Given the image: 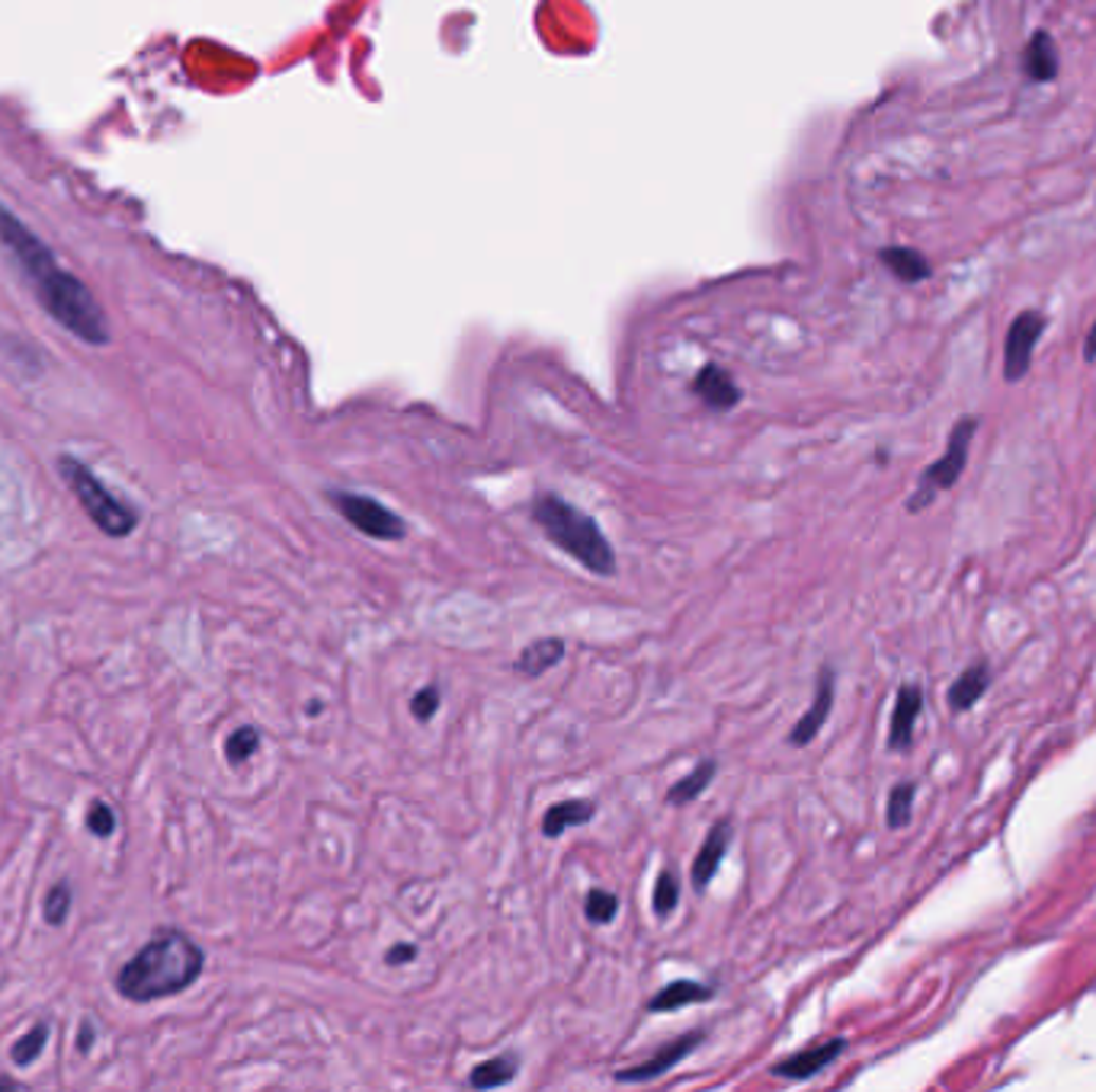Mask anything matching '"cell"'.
<instances>
[{
	"label": "cell",
	"instance_id": "3957f363",
	"mask_svg": "<svg viewBox=\"0 0 1096 1092\" xmlns=\"http://www.w3.org/2000/svg\"><path fill=\"white\" fill-rule=\"evenodd\" d=\"M532 519L538 522V529L545 532L548 541L559 544L565 555L581 561L587 571H593L600 577L616 574L613 544L606 541V535L600 532V525L590 513L578 510L574 503H568L559 494H542L532 503Z\"/></svg>",
	"mask_w": 1096,
	"mask_h": 1092
},
{
	"label": "cell",
	"instance_id": "30bf717a",
	"mask_svg": "<svg viewBox=\"0 0 1096 1092\" xmlns=\"http://www.w3.org/2000/svg\"><path fill=\"white\" fill-rule=\"evenodd\" d=\"M843 1051H846V1041H843V1038H830V1041H824V1044H815V1048H808V1051H799V1054L780 1060V1063L773 1067V1073L783 1076V1079H808V1076L821 1073L824 1067H830Z\"/></svg>",
	"mask_w": 1096,
	"mask_h": 1092
},
{
	"label": "cell",
	"instance_id": "7c38bea8",
	"mask_svg": "<svg viewBox=\"0 0 1096 1092\" xmlns=\"http://www.w3.org/2000/svg\"><path fill=\"white\" fill-rule=\"evenodd\" d=\"M1058 45L1048 36V30H1036L1023 49V71L1033 84H1052L1058 77Z\"/></svg>",
	"mask_w": 1096,
	"mask_h": 1092
},
{
	"label": "cell",
	"instance_id": "8fae6325",
	"mask_svg": "<svg viewBox=\"0 0 1096 1092\" xmlns=\"http://www.w3.org/2000/svg\"><path fill=\"white\" fill-rule=\"evenodd\" d=\"M924 711V692L920 686H901L892 711V727H889V746L892 749H908L914 743V727Z\"/></svg>",
	"mask_w": 1096,
	"mask_h": 1092
},
{
	"label": "cell",
	"instance_id": "603a6c76",
	"mask_svg": "<svg viewBox=\"0 0 1096 1092\" xmlns=\"http://www.w3.org/2000/svg\"><path fill=\"white\" fill-rule=\"evenodd\" d=\"M49 1032H52V1025L49 1022H36L17 1044H14V1051H11V1057H14V1063L17 1067H26V1063H33L42 1051H45V1044H49Z\"/></svg>",
	"mask_w": 1096,
	"mask_h": 1092
},
{
	"label": "cell",
	"instance_id": "5b68a950",
	"mask_svg": "<svg viewBox=\"0 0 1096 1092\" xmlns=\"http://www.w3.org/2000/svg\"><path fill=\"white\" fill-rule=\"evenodd\" d=\"M974 432H978V420H974V417H962V420L952 426L949 443H946V452L920 475L917 491L908 497V510H911V513L927 510V506L936 500V494L955 487V481L962 478V471H965V465H968V452H971Z\"/></svg>",
	"mask_w": 1096,
	"mask_h": 1092
},
{
	"label": "cell",
	"instance_id": "484cf974",
	"mask_svg": "<svg viewBox=\"0 0 1096 1092\" xmlns=\"http://www.w3.org/2000/svg\"><path fill=\"white\" fill-rule=\"evenodd\" d=\"M584 910H587V920H593V923H613V920H616V913H619V897H616V894H609V891L593 888V891L587 894Z\"/></svg>",
	"mask_w": 1096,
	"mask_h": 1092
},
{
	"label": "cell",
	"instance_id": "f1b7e54d",
	"mask_svg": "<svg viewBox=\"0 0 1096 1092\" xmlns=\"http://www.w3.org/2000/svg\"><path fill=\"white\" fill-rule=\"evenodd\" d=\"M436 708H440V689H436V686H426V689H420V692L410 699V711H414V718H420V721H430V718L436 715Z\"/></svg>",
	"mask_w": 1096,
	"mask_h": 1092
},
{
	"label": "cell",
	"instance_id": "1f68e13d",
	"mask_svg": "<svg viewBox=\"0 0 1096 1092\" xmlns=\"http://www.w3.org/2000/svg\"><path fill=\"white\" fill-rule=\"evenodd\" d=\"M0 1089H26L20 1079H0Z\"/></svg>",
	"mask_w": 1096,
	"mask_h": 1092
},
{
	"label": "cell",
	"instance_id": "d6986e66",
	"mask_svg": "<svg viewBox=\"0 0 1096 1092\" xmlns=\"http://www.w3.org/2000/svg\"><path fill=\"white\" fill-rule=\"evenodd\" d=\"M516 1070H519L516 1054H500V1057H494V1060L478 1063V1067H475V1073L469 1076V1086H472V1089H494V1086H507V1082H513Z\"/></svg>",
	"mask_w": 1096,
	"mask_h": 1092
},
{
	"label": "cell",
	"instance_id": "d4e9b609",
	"mask_svg": "<svg viewBox=\"0 0 1096 1092\" xmlns=\"http://www.w3.org/2000/svg\"><path fill=\"white\" fill-rule=\"evenodd\" d=\"M257 746H260V730L257 727H238L225 743V756H229V762L238 766V762H244L257 753Z\"/></svg>",
	"mask_w": 1096,
	"mask_h": 1092
},
{
	"label": "cell",
	"instance_id": "44dd1931",
	"mask_svg": "<svg viewBox=\"0 0 1096 1092\" xmlns=\"http://www.w3.org/2000/svg\"><path fill=\"white\" fill-rule=\"evenodd\" d=\"M696 391L702 394V401H706L709 407H718V410L737 404V388H734L731 378H728L725 372H718V369H706V372L696 378Z\"/></svg>",
	"mask_w": 1096,
	"mask_h": 1092
},
{
	"label": "cell",
	"instance_id": "4dcf8cb0",
	"mask_svg": "<svg viewBox=\"0 0 1096 1092\" xmlns=\"http://www.w3.org/2000/svg\"><path fill=\"white\" fill-rule=\"evenodd\" d=\"M1083 359L1086 363H1096V323L1086 331V340H1083Z\"/></svg>",
	"mask_w": 1096,
	"mask_h": 1092
},
{
	"label": "cell",
	"instance_id": "f546056e",
	"mask_svg": "<svg viewBox=\"0 0 1096 1092\" xmlns=\"http://www.w3.org/2000/svg\"><path fill=\"white\" fill-rule=\"evenodd\" d=\"M417 955V948L414 945H395V948H388V964H404V961H410Z\"/></svg>",
	"mask_w": 1096,
	"mask_h": 1092
},
{
	"label": "cell",
	"instance_id": "4316f807",
	"mask_svg": "<svg viewBox=\"0 0 1096 1092\" xmlns=\"http://www.w3.org/2000/svg\"><path fill=\"white\" fill-rule=\"evenodd\" d=\"M68 910H71V885L68 882H58L49 897H45V923L52 926H61L68 920Z\"/></svg>",
	"mask_w": 1096,
	"mask_h": 1092
},
{
	"label": "cell",
	"instance_id": "9c48e42d",
	"mask_svg": "<svg viewBox=\"0 0 1096 1092\" xmlns=\"http://www.w3.org/2000/svg\"><path fill=\"white\" fill-rule=\"evenodd\" d=\"M830 705H834V670H830V667H824V670H821V677H818L815 702H811V708H808V711L799 718V724L792 727L789 743H792V746H805V743H811V740L818 737V730L827 724V718H830Z\"/></svg>",
	"mask_w": 1096,
	"mask_h": 1092
},
{
	"label": "cell",
	"instance_id": "6da1fadb",
	"mask_svg": "<svg viewBox=\"0 0 1096 1092\" xmlns=\"http://www.w3.org/2000/svg\"><path fill=\"white\" fill-rule=\"evenodd\" d=\"M0 244L7 247V254L17 260L20 273L33 282V292L52 320H58L68 334H74L84 344L99 347L109 340L106 314L93 301L87 285L58 263V257L20 222L7 205H0Z\"/></svg>",
	"mask_w": 1096,
	"mask_h": 1092
},
{
	"label": "cell",
	"instance_id": "e0dca14e",
	"mask_svg": "<svg viewBox=\"0 0 1096 1092\" xmlns=\"http://www.w3.org/2000/svg\"><path fill=\"white\" fill-rule=\"evenodd\" d=\"M597 814L593 801H562V804H552L542 820V836L548 839H559L568 827H581V823H590Z\"/></svg>",
	"mask_w": 1096,
	"mask_h": 1092
},
{
	"label": "cell",
	"instance_id": "7a4b0ae2",
	"mask_svg": "<svg viewBox=\"0 0 1096 1092\" xmlns=\"http://www.w3.org/2000/svg\"><path fill=\"white\" fill-rule=\"evenodd\" d=\"M205 967V951L180 929H164L145 942L116 974L120 997L151 1003L189 991Z\"/></svg>",
	"mask_w": 1096,
	"mask_h": 1092
},
{
	"label": "cell",
	"instance_id": "52a82bcc",
	"mask_svg": "<svg viewBox=\"0 0 1096 1092\" xmlns=\"http://www.w3.org/2000/svg\"><path fill=\"white\" fill-rule=\"evenodd\" d=\"M1045 314L1029 308L1023 314L1013 317L1010 323V331H1007V340H1004V378L1007 382H1020L1029 375L1033 369V356H1036V347L1045 334Z\"/></svg>",
	"mask_w": 1096,
	"mask_h": 1092
},
{
	"label": "cell",
	"instance_id": "ffe728a7",
	"mask_svg": "<svg viewBox=\"0 0 1096 1092\" xmlns=\"http://www.w3.org/2000/svg\"><path fill=\"white\" fill-rule=\"evenodd\" d=\"M715 773H718V766H715V762L712 759H706V762H699V766L690 773V776H683L671 792H668V801L671 804H677V808H683V804H690V801H696L706 789H709V782L715 779Z\"/></svg>",
	"mask_w": 1096,
	"mask_h": 1092
},
{
	"label": "cell",
	"instance_id": "5bb4252c",
	"mask_svg": "<svg viewBox=\"0 0 1096 1092\" xmlns=\"http://www.w3.org/2000/svg\"><path fill=\"white\" fill-rule=\"evenodd\" d=\"M715 991L699 984V980H674L664 991H657V997L647 1003V1013H671V1010H683L690 1003H706L712 1000Z\"/></svg>",
	"mask_w": 1096,
	"mask_h": 1092
},
{
	"label": "cell",
	"instance_id": "ac0fdd59",
	"mask_svg": "<svg viewBox=\"0 0 1096 1092\" xmlns=\"http://www.w3.org/2000/svg\"><path fill=\"white\" fill-rule=\"evenodd\" d=\"M882 263H885L901 282H924V279L933 276L930 260H927L920 251H911V247H889V251H882Z\"/></svg>",
	"mask_w": 1096,
	"mask_h": 1092
},
{
	"label": "cell",
	"instance_id": "ba28073f",
	"mask_svg": "<svg viewBox=\"0 0 1096 1092\" xmlns=\"http://www.w3.org/2000/svg\"><path fill=\"white\" fill-rule=\"evenodd\" d=\"M702 1038H706V1032H687V1035H680L677 1041L664 1044L661 1051H657L654 1057H647L644 1063L628 1067V1070H619L616 1079H619V1082H647V1079L664 1076L671 1067H677L680 1060H687V1057L699 1048Z\"/></svg>",
	"mask_w": 1096,
	"mask_h": 1092
},
{
	"label": "cell",
	"instance_id": "277c9868",
	"mask_svg": "<svg viewBox=\"0 0 1096 1092\" xmlns=\"http://www.w3.org/2000/svg\"><path fill=\"white\" fill-rule=\"evenodd\" d=\"M58 471H61L65 484L71 487V494L80 500V506H84V513L90 516V522H93L103 535H109V538H126V535L135 532L139 513H135L129 503H123V500H116L113 494H109V491L99 484V478H96L84 462H77V459H71V456H61V459H58Z\"/></svg>",
	"mask_w": 1096,
	"mask_h": 1092
},
{
	"label": "cell",
	"instance_id": "8992f818",
	"mask_svg": "<svg viewBox=\"0 0 1096 1092\" xmlns=\"http://www.w3.org/2000/svg\"><path fill=\"white\" fill-rule=\"evenodd\" d=\"M327 500L334 503V510L353 522L363 535L369 538H382V541H395L407 535V525L398 513H391L388 506H382L376 497H363V494H350V491H331Z\"/></svg>",
	"mask_w": 1096,
	"mask_h": 1092
},
{
	"label": "cell",
	"instance_id": "9a60e30c",
	"mask_svg": "<svg viewBox=\"0 0 1096 1092\" xmlns=\"http://www.w3.org/2000/svg\"><path fill=\"white\" fill-rule=\"evenodd\" d=\"M565 658V641L562 637H542L532 641L529 647H523V653L516 658V670L529 680L542 677L548 667H555Z\"/></svg>",
	"mask_w": 1096,
	"mask_h": 1092
},
{
	"label": "cell",
	"instance_id": "83f0119b",
	"mask_svg": "<svg viewBox=\"0 0 1096 1092\" xmlns=\"http://www.w3.org/2000/svg\"><path fill=\"white\" fill-rule=\"evenodd\" d=\"M87 830H90L93 836H113L116 817H113V811H109V804H103V801H93V804H90V811H87Z\"/></svg>",
	"mask_w": 1096,
	"mask_h": 1092
},
{
	"label": "cell",
	"instance_id": "4fadbf2b",
	"mask_svg": "<svg viewBox=\"0 0 1096 1092\" xmlns=\"http://www.w3.org/2000/svg\"><path fill=\"white\" fill-rule=\"evenodd\" d=\"M728 843H731V820H718L712 830H709V839L702 843L696 862H693V885L699 891L709 888V882L718 875V865L728 852Z\"/></svg>",
	"mask_w": 1096,
	"mask_h": 1092
},
{
	"label": "cell",
	"instance_id": "d6a6232c",
	"mask_svg": "<svg viewBox=\"0 0 1096 1092\" xmlns=\"http://www.w3.org/2000/svg\"><path fill=\"white\" fill-rule=\"evenodd\" d=\"M90 1038H93V1035H90V1029L84 1025V1032H80V1048H84V1051L90 1048Z\"/></svg>",
	"mask_w": 1096,
	"mask_h": 1092
},
{
	"label": "cell",
	"instance_id": "7402d4cb",
	"mask_svg": "<svg viewBox=\"0 0 1096 1092\" xmlns=\"http://www.w3.org/2000/svg\"><path fill=\"white\" fill-rule=\"evenodd\" d=\"M914 798H917V785L914 782H901L892 789L889 795V827L892 830H901L911 823V811H914Z\"/></svg>",
	"mask_w": 1096,
	"mask_h": 1092
},
{
	"label": "cell",
	"instance_id": "2e32d148",
	"mask_svg": "<svg viewBox=\"0 0 1096 1092\" xmlns=\"http://www.w3.org/2000/svg\"><path fill=\"white\" fill-rule=\"evenodd\" d=\"M988 686H991V670H988V667H984V664L968 667V670L952 683V689H949V708H952V711H968V708H974V705L981 702V696L988 692Z\"/></svg>",
	"mask_w": 1096,
	"mask_h": 1092
},
{
	"label": "cell",
	"instance_id": "cb8c5ba5",
	"mask_svg": "<svg viewBox=\"0 0 1096 1092\" xmlns=\"http://www.w3.org/2000/svg\"><path fill=\"white\" fill-rule=\"evenodd\" d=\"M654 913L657 917H671L680 904V882L677 875H671V871H661L657 875V885H654Z\"/></svg>",
	"mask_w": 1096,
	"mask_h": 1092
}]
</instances>
